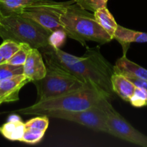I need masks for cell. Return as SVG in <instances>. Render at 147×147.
I'll list each match as a JSON object with an SVG mask.
<instances>
[{"instance_id":"obj_1","label":"cell","mask_w":147,"mask_h":147,"mask_svg":"<svg viewBox=\"0 0 147 147\" xmlns=\"http://www.w3.org/2000/svg\"><path fill=\"white\" fill-rule=\"evenodd\" d=\"M110 99L92 83H85L78 90L70 93L38 100L32 106L14 111L24 115L47 116L61 112H76L85 110L102 100Z\"/></svg>"},{"instance_id":"obj_2","label":"cell","mask_w":147,"mask_h":147,"mask_svg":"<svg viewBox=\"0 0 147 147\" xmlns=\"http://www.w3.org/2000/svg\"><path fill=\"white\" fill-rule=\"evenodd\" d=\"M83 59L73 64L61 65H50L66 70L84 83H92L110 99L113 98L111 78L114 73L113 66L99 52V47L88 48Z\"/></svg>"},{"instance_id":"obj_3","label":"cell","mask_w":147,"mask_h":147,"mask_svg":"<svg viewBox=\"0 0 147 147\" xmlns=\"http://www.w3.org/2000/svg\"><path fill=\"white\" fill-rule=\"evenodd\" d=\"M64 32L70 38L83 46L86 41H94L101 45L109 42L112 38L97 22L94 14L81 8L75 2L69 4L60 17Z\"/></svg>"},{"instance_id":"obj_4","label":"cell","mask_w":147,"mask_h":147,"mask_svg":"<svg viewBox=\"0 0 147 147\" xmlns=\"http://www.w3.org/2000/svg\"><path fill=\"white\" fill-rule=\"evenodd\" d=\"M50 34L40 24L21 14L2 16L0 19V37L3 40L25 43L40 50L49 45Z\"/></svg>"},{"instance_id":"obj_5","label":"cell","mask_w":147,"mask_h":147,"mask_svg":"<svg viewBox=\"0 0 147 147\" xmlns=\"http://www.w3.org/2000/svg\"><path fill=\"white\" fill-rule=\"evenodd\" d=\"M33 82L37 88V101L70 93L85 85L76 76L50 65H46V74L43 78Z\"/></svg>"},{"instance_id":"obj_6","label":"cell","mask_w":147,"mask_h":147,"mask_svg":"<svg viewBox=\"0 0 147 147\" xmlns=\"http://www.w3.org/2000/svg\"><path fill=\"white\" fill-rule=\"evenodd\" d=\"M73 2L74 0L63 2L50 0L37 3L26 7L21 15L34 20L51 32L57 30L64 31L60 21L61 14L69 4Z\"/></svg>"},{"instance_id":"obj_7","label":"cell","mask_w":147,"mask_h":147,"mask_svg":"<svg viewBox=\"0 0 147 147\" xmlns=\"http://www.w3.org/2000/svg\"><path fill=\"white\" fill-rule=\"evenodd\" d=\"M110 103V100L105 99L100 103L81 111L55 113L49 115L48 117L76 122L96 131L109 134V129L107 123L108 114L106 109Z\"/></svg>"},{"instance_id":"obj_8","label":"cell","mask_w":147,"mask_h":147,"mask_svg":"<svg viewBox=\"0 0 147 147\" xmlns=\"http://www.w3.org/2000/svg\"><path fill=\"white\" fill-rule=\"evenodd\" d=\"M109 134L138 146L147 147V136L131 126L110 103L106 109Z\"/></svg>"},{"instance_id":"obj_9","label":"cell","mask_w":147,"mask_h":147,"mask_svg":"<svg viewBox=\"0 0 147 147\" xmlns=\"http://www.w3.org/2000/svg\"><path fill=\"white\" fill-rule=\"evenodd\" d=\"M29 82L31 81L24 74L0 81V104L19 100L20 90Z\"/></svg>"},{"instance_id":"obj_10","label":"cell","mask_w":147,"mask_h":147,"mask_svg":"<svg viewBox=\"0 0 147 147\" xmlns=\"http://www.w3.org/2000/svg\"><path fill=\"white\" fill-rule=\"evenodd\" d=\"M23 74L33 82L43 78L46 74V65L43 55L38 49L30 48L25 63L23 65Z\"/></svg>"},{"instance_id":"obj_11","label":"cell","mask_w":147,"mask_h":147,"mask_svg":"<svg viewBox=\"0 0 147 147\" xmlns=\"http://www.w3.org/2000/svg\"><path fill=\"white\" fill-rule=\"evenodd\" d=\"M113 92L126 102H129L135 86L123 75L114 73L111 78Z\"/></svg>"},{"instance_id":"obj_12","label":"cell","mask_w":147,"mask_h":147,"mask_svg":"<svg viewBox=\"0 0 147 147\" xmlns=\"http://www.w3.org/2000/svg\"><path fill=\"white\" fill-rule=\"evenodd\" d=\"M114 73L120 74H130L147 80V70L127 58L125 54L118 59L113 66Z\"/></svg>"},{"instance_id":"obj_13","label":"cell","mask_w":147,"mask_h":147,"mask_svg":"<svg viewBox=\"0 0 147 147\" xmlns=\"http://www.w3.org/2000/svg\"><path fill=\"white\" fill-rule=\"evenodd\" d=\"M113 39L118 40L124 47L126 45H129L131 42H147V33L135 31L118 25L114 33Z\"/></svg>"},{"instance_id":"obj_14","label":"cell","mask_w":147,"mask_h":147,"mask_svg":"<svg viewBox=\"0 0 147 147\" xmlns=\"http://www.w3.org/2000/svg\"><path fill=\"white\" fill-rule=\"evenodd\" d=\"M50 0H0V14L2 16L21 14L26 7Z\"/></svg>"},{"instance_id":"obj_15","label":"cell","mask_w":147,"mask_h":147,"mask_svg":"<svg viewBox=\"0 0 147 147\" xmlns=\"http://www.w3.org/2000/svg\"><path fill=\"white\" fill-rule=\"evenodd\" d=\"M24 123H23L21 118H19L17 119H8L7 123L1 127L0 133L9 140L20 142L24 134Z\"/></svg>"},{"instance_id":"obj_16","label":"cell","mask_w":147,"mask_h":147,"mask_svg":"<svg viewBox=\"0 0 147 147\" xmlns=\"http://www.w3.org/2000/svg\"><path fill=\"white\" fill-rule=\"evenodd\" d=\"M97 22L113 39L114 33L118 24H117L112 14L110 12L107 7L99 8L93 13Z\"/></svg>"},{"instance_id":"obj_17","label":"cell","mask_w":147,"mask_h":147,"mask_svg":"<svg viewBox=\"0 0 147 147\" xmlns=\"http://www.w3.org/2000/svg\"><path fill=\"white\" fill-rule=\"evenodd\" d=\"M21 43L17 42L13 40H5L0 45V55L4 61L7 63L13 55L20 49Z\"/></svg>"},{"instance_id":"obj_18","label":"cell","mask_w":147,"mask_h":147,"mask_svg":"<svg viewBox=\"0 0 147 147\" xmlns=\"http://www.w3.org/2000/svg\"><path fill=\"white\" fill-rule=\"evenodd\" d=\"M20 74H23V65H14L7 63L0 65V81Z\"/></svg>"},{"instance_id":"obj_19","label":"cell","mask_w":147,"mask_h":147,"mask_svg":"<svg viewBox=\"0 0 147 147\" xmlns=\"http://www.w3.org/2000/svg\"><path fill=\"white\" fill-rule=\"evenodd\" d=\"M30 47L25 43H21L20 49L14 53L12 57L7 62V63L14 65H23L27 59V54L30 51Z\"/></svg>"},{"instance_id":"obj_20","label":"cell","mask_w":147,"mask_h":147,"mask_svg":"<svg viewBox=\"0 0 147 147\" xmlns=\"http://www.w3.org/2000/svg\"><path fill=\"white\" fill-rule=\"evenodd\" d=\"M49 125V117L47 116H40L33 118L24 123L25 129H33L46 132Z\"/></svg>"},{"instance_id":"obj_21","label":"cell","mask_w":147,"mask_h":147,"mask_svg":"<svg viewBox=\"0 0 147 147\" xmlns=\"http://www.w3.org/2000/svg\"><path fill=\"white\" fill-rule=\"evenodd\" d=\"M129 102L133 106L136 108L147 106V90L142 88L135 87Z\"/></svg>"},{"instance_id":"obj_22","label":"cell","mask_w":147,"mask_h":147,"mask_svg":"<svg viewBox=\"0 0 147 147\" xmlns=\"http://www.w3.org/2000/svg\"><path fill=\"white\" fill-rule=\"evenodd\" d=\"M108 0H74V2L84 9L94 13L95 11L107 7Z\"/></svg>"},{"instance_id":"obj_23","label":"cell","mask_w":147,"mask_h":147,"mask_svg":"<svg viewBox=\"0 0 147 147\" xmlns=\"http://www.w3.org/2000/svg\"><path fill=\"white\" fill-rule=\"evenodd\" d=\"M46 132L36 130L33 129H25L22 137L20 140V142H24L30 144H37L42 140Z\"/></svg>"},{"instance_id":"obj_24","label":"cell","mask_w":147,"mask_h":147,"mask_svg":"<svg viewBox=\"0 0 147 147\" xmlns=\"http://www.w3.org/2000/svg\"><path fill=\"white\" fill-rule=\"evenodd\" d=\"M67 34L63 30H57L51 32L49 37V45L53 47H59L63 45Z\"/></svg>"},{"instance_id":"obj_25","label":"cell","mask_w":147,"mask_h":147,"mask_svg":"<svg viewBox=\"0 0 147 147\" xmlns=\"http://www.w3.org/2000/svg\"><path fill=\"white\" fill-rule=\"evenodd\" d=\"M6 63V62L4 61V60L3 59V57H1V55H0V65L3 64V63Z\"/></svg>"},{"instance_id":"obj_26","label":"cell","mask_w":147,"mask_h":147,"mask_svg":"<svg viewBox=\"0 0 147 147\" xmlns=\"http://www.w3.org/2000/svg\"><path fill=\"white\" fill-rule=\"evenodd\" d=\"M1 14H0V19H1Z\"/></svg>"},{"instance_id":"obj_27","label":"cell","mask_w":147,"mask_h":147,"mask_svg":"<svg viewBox=\"0 0 147 147\" xmlns=\"http://www.w3.org/2000/svg\"><path fill=\"white\" fill-rule=\"evenodd\" d=\"M0 129H1V127H0Z\"/></svg>"}]
</instances>
